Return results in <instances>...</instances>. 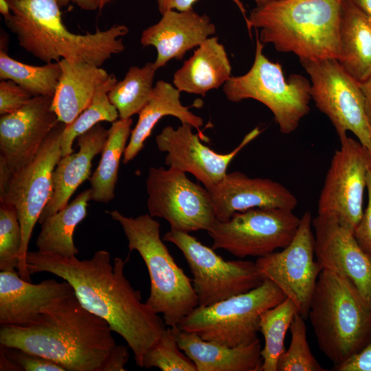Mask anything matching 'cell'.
<instances>
[{
    "label": "cell",
    "mask_w": 371,
    "mask_h": 371,
    "mask_svg": "<svg viewBox=\"0 0 371 371\" xmlns=\"http://www.w3.org/2000/svg\"><path fill=\"white\" fill-rule=\"evenodd\" d=\"M127 260L116 257L112 263L109 252L103 249L85 260L28 251L26 262L31 276L47 272L69 282L82 306L108 322L126 342L137 366L143 368L145 355L166 325L125 276Z\"/></svg>",
    "instance_id": "cell-1"
},
{
    "label": "cell",
    "mask_w": 371,
    "mask_h": 371,
    "mask_svg": "<svg viewBox=\"0 0 371 371\" xmlns=\"http://www.w3.org/2000/svg\"><path fill=\"white\" fill-rule=\"evenodd\" d=\"M113 332L74 294L52 302L30 324L1 326L0 345L49 359L66 371H115L124 348Z\"/></svg>",
    "instance_id": "cell-2"
},
{
    "label": "cell",
    "mask_w": 371,
    "mask_h": 371,
    "mask_svg": "<svg viewBox=\"0 0 371 371\" xmlns=\"http://www.w3.org/2000/svg\"><path fill=\"white\" fill-rule=\"evenodd\" d=\"M10 13L4 17L20 46L45 63L83 61L101 67L124 49V25L78 34L70 32L56 0H8Z\"/></svg>",
    "instance_id": "cell-3"
},
{
    "label": "cell",
    "mask_w": 371,
    "mask_h": 371,
    "mask_svg": "<svg viewBox=\"0 0 371 371\" xmlns=\"http://www.w3.org/2000/svg\"><path fill=\"white\" fill-rule=\"evenodd\" d=\"M343 0H281L256 7L245 20L248 30L260 29L262 44L301 60L338 59Z\"/></svg>",
    "instance_id": "cell-4"
},
{
    "label": "cell",
    "mask_w": 371,
    "mask_h": 371,
    "mask_svg": "<svg viewBox=\"0 0 371 371\" xmlns=\"http://www.w3.org/2000/svg\"><path fill=\"white\" fill-rule=\"evenodd\" d=\"M308 317L318 346L337 366L371 340V304L346 277L320 272Z\"/></svg>",
    "instance_id": "cell-5"
},
{
    "label": "cell",
    "mask_w": 371,
    "mask_h": 371,
    "mask_svg": "<svg viewBox=\"0 0 371 371\" xmlns=\"http://www.w3.org/2000/svg\"><path fill=\"white\" fill-rule=\"evenodd\" d=\"M122 228L129 251L143 259L150 278V294L145 302L161 314L166 326H177L199 305L192 280L175 262L160 236V223L149 214L135 218L117 210L107 211Z\"/></svg>",
    "instance_id": "cell-6"
},
{
    "label": "cell",
    "mask_w": 371,
    "mask_h": 371,
    "mask_svg": "<svg viewBox=\"0 0 371 371\" xmlns=\"http://www.w3.org/2000/svg\"><path fill=\"white\" fill-rule=\"evenodd\" d=\"M264 44L256 32L254 60L245 74L232 76L223 85V92L231 102L256 100L273 113L280 131L293 133L310 111L311 82L300 74L285 78L282 65L263 54Z\"/></svg>",
    "instance_id": "cell-7"
},
{
    "label": "cell",
    "mask_w": 371,
    "mask_h": 371,
    "mask_svg": "<svg viewBox=\"0 0 371 371\" xmlns=\"http://www.w3.org/2000/svg\"><path fill=\"white\" fill-rule=\"evenodd\" d=\"M286 299L283 292L265 279L259 286L214 304L197 306L177 326L205 341L229 347L249 344L257 339L262 312Z\"/></svg>",
    "instance_id": "cell-8"
},
{
    "label": "cell",
    "mask_w": 371,
    "mask_h": 371,
    "mask_svg": "<svg viewBox=\"0 0 371 371\" xmlns=\"http://www.w3.org/2000/svg\"><path fill=\"white\" fill-rule=\"evenodd\" d=\"M65 126L58 122L34 159L12 172L7 186L0 192V202L12 205L17 211L22 232L17 269L20 277L30 282L31 275L26 262L29 243L34 227L53 194V173L62 157L61 142Z\"/></svg>",
    "instance_id": "cell-9"
},
{
    "label": "cell",
    "mask_w": 371,
    "mask_h": 371,
    "mask_svg": "<svg viewBox=\"0 0 371 371\" xmlns=\"http://www.w3.org/2000/svg\"><path fill=\"white\" fill-rule=\"evenodd\" d=\"M300 61L311 79V99L330 120L339 139L352 132L371 157V126L359 82L337 59Z\"/></svg>",
    "instance_id": "cell-10"
},
{
    "label": "cell",
    "mask_w": 371,
    "mask_h": 371,
    "mask_svg": "<svg viewBox=\"0 0 371 371\" xmlns=\"http://www.w3.org/2000/svg\"><path fill=\"white\" fill-rule=\"evenodd\" d=\"M183 254L192 274L199 306H207L249 291L265 280L255 262L223 260L189 233L170 229L163 238Z\"/></svg>",
    "instance_id": "cell-11"
},
{
    "label": "cell",
    "mask_w": 371,
    "mask_h": 371,
    "mask_svg": "<svg viewBox=\"0 0 371 371\" xmlns=\"http://www.w3.org/2000/svg\"><path fill=\"white\" fill-rule=\"evenodd\" d=\"M293 210L255 208L234 214L227 221L216 219L207 231L212 248L244 258L262 257L286 247L294 238L300 218Z\"/></svg>",
    "instance_id": "cell-12"
},
{
    "label": "cell",
    "mask_w": 371,
    "mask_h": 371,
    "mask_svg": "<svg viewBox=\"0 0 371 371\" xmlns=\"http://www.w3.org/2000/svg\"><path fill=\"white\" fill-rule=\"evenodd\" d=\"M146 188L148 214L165 219L170 229L207 231L216 220L209 190L190 181L186 172L150 167Z\"/></svg>",
    "instance_id": "cell-13"
},
{
    "label": "cell",
    "mask_w": 371,
    "mask_h": 371,
    "mask_svg": "<svg viewBox=\"0 0 371 371\" xmlns=\"http://www.w3.org/2000/svg\"><path fill=\"white\" fill-rule=\"evenodd\" d=\"M317 203V215L333 218L355 232L363 215L366 177L371 164L367 149L347 135L339 138Z\"/></svg>",
    "instance_id": "cell-14"
},
{
    "label": "cell",
    "mask_w": 371,
    "mask_h": 371,
    "mask_svg": "<svg viewBox=\"0 0 371 371\" xmlns=\"http://www.w3.org/2000/svg\"><path fill=\"white\" fill-rule=\"evenodd\" d=\"M312 221L311 212L306 211L300 218L294 238L286 247L255 261L262 278L273 282L286 297L292 300L304 319L308 317L311 297L322 270L314 259Z\"/></svg>",
    "instance_id": "cell-15"
},
{
    "label": "cell",
    "mask_w": 371,
    "mask_h": 371,
    "mask_svg": "<svg viewBox=\"0 0 371 371\" xmlns=\"http://www.w3.org/2000/svg\"><path fill=\"white\" fill-rule=\"evenodd\" d=\"M192 128L188 123H181L177 128L166 126L155 142L160 151L166 153L165 163L169 168L192 174L208 190L226 175L236 155L261 133L258 127L254 128L232 151L221 154L204 145Z\"/></svg>",
    "instance_id": "cell-16"
},
{
    "label": "cell",
    "mask_w": 371,
    "mask_h": 371,
    "mask_svg": "<svg viewBox=\"0 0 371 371\" xmlns=\"http://www.w3.org/2000/svg\"><path fill=\"white\" fill-rule=\"evenodd\" d=\"M52 100L50 96H34L19 110L1 116L0 161L12 173L34 159L58 123Z\"/></svg>",
    "instance_id": "cell-17"
},
{
    "label": "cell",
    "mask_w": 371,
    "mask_h": 371,
    "mask_svg": "<svg viewBox=\"0 0 371 371\" xmlns=\"http://www.w3.org/2000/svg\"><path fill=\"white\" fill-rule=\"evenodd\" d=\"M315 255L322 269L348 278L371 304V256L357 243L354 233L335 219L317 215L312 221Z\"/></svg>",
    "instance_id": "cell-18"
},
{
    "label": "cell",
    "mask_w": 371,
    "mask_h": 371,
    "mask_svg": "<svg viewBox=\"0 0 371 371\" xmlns=\"http://www.w3.org/2000/svg\"><path fill=\"white\" fill-rule=\"evenodd\" d=\"M209 192L216 219L221 222L236 212L255 208L293 210L298 203L282 184L267 178H250L238 171L227 173Z\"/></svg>",
    "instance_id": "cell-19"
},
{
    "label": "cell",
    "mask_w": 371,
    "mask_h": 371,
    "mask_svg": "<svg viewBox=\"0 0 371 371\" xmlns=\"http://www.w3.org/2000/svg\"><path fill=\"white\" fill-rule=\"evenodd\" d=\"M161 14L157 23L143 31L140 38L143 46L156 49L153 64L157 69L173 58L182 59L188 51L197 47L216 32L210 18L193 10H169Z\"/></svg>",
    "instance_id": "cell-20"
},
{
    "label": "cell",
    "mask_w": 371,
    "mask_h": 371,
    "mask_svg": "<svg viewBox=\"0 0 371 371\" xmlns=\"http://www.w3.org/2000/svg\"><path fill=\"white\" fill-rule=\"evenodd\" d=\"M63 280H44L38 284L22 279L15 270L0 272V324L23 326L35 320L56 300L74 295Z\"/></svg>",
    "instance_id": "cell-21"
},
{
    "label": "cell",
    "mask_w": 371,
    "mask_h": 371,
    "mask_svg": "<svg viewBox=\"0 0 371 371\" xmlns=\"http://www.w3.org/2000/svg\"><path fill=\"white\" fill-rule=\"evenodd\" d=\"M109 129L100 123L77 138L78 151L62 157L53 173L54 192L38 220L41 224L47 216L65 207L77 188L90 178L92 161L101 153Z\"/></svg>",
    "instance_id": "cell-22"
},
{
    "label": "cell",
    "mask_w": 371,
    "mask_h": 371,
    "mask_svg": "<svg viewBox=\"0 0 371 371\" xmlns=\"http://www.w3.org/2000/svg\"><path fill=\"white\" fill-rule=\"evenodd\" d=\"M181 350L193 361L197 371H262L260 339L229 347L203 339L197 334L172 327Z\"/></svg>",
    "instance_id": "cell-23"
},
{
    "label": "cell",
    "mask_w": 371,
    "mask_h": 371,
    "mask_svg": "<svg viewBox=\"0 0 371 371\" xmlns=\"http://www.w3.org/2000/svg\"><path fill=\"white\" fill-rule=\"evenodd\" d=\"M62 73L52 108L59 122L72 123L89 105L98 88L110 74L101 67L83 61H59Z\"/></svg>",
    "instance_id": "cell-24"
},
{
    "label": "cell",
    "mask_w": 371,
    "mask_h": 371,
    "mask_svg": "<svg viewBox=\"0 0 371 371\" xmlns=\"http://www.w3.org/2000/svg\"><path fill=\"white\" fill-rule=\"evenodd\" d=\"M226 50L216 36L207 38L175 71L173 85L180 91L205 96L232 77Z\"/></svg>",
    "instance_id": "cell-25"
},
{
    "label": "cell",
    "mask_w": 371,
    "mask_h": 371,
    "mask_svg": "<svg viewBox=\"0 0 371 371\" xmlns=\"http://www.w3.org/2000/svg\"><path fill=\"white\" fill-rule=\"evenodd\" d=\"M172 115L181 123H188L199 131L202 139L205 137L200 131L203 119L194 115L188 106L182 104L180 91L170 83L159 80L154 86L151 97L139 113L135 128L131 131L129 141L123 155V163L126 164L142 150L144 142L154 126L164 116Z\"/></svg>",
    "instance_id": "cell-26"
},
{
    "label": "cell",
    "mask_w": 371,
    "mask_h": 371,
    "mask_svg": "<svg viewBox=\"0 0 371 371\" xmlns=\"http://www.w3.org/2000/svg\"><path fill=\"white\" fill-rule=\"evenodd\" d=\"M339 34L342 67L358 82L371 76V15L349 0H343Z\"/></svg>",
    "instance_id": "cell-27"
},
{
    "label": "cell",
    "mask_w": 371,
    "mask_h": 371,
    "mask_svg": "<svg viewBox=\"0 0 371 371\" xmlns=\"http://www.w3.org/2000/svg\"><path fill=\"white\" fill-rule=\"evenodd\" d=\"M91 200V189L80 193L61 210L47 216L41 223L36 240L38 251L73 258L78 254L74 234L78 224L87 214L88 202Z\"/></svg>",
    "instance_id": "cell-28"
},
{
    "label": "cell",
    "mask_w": 371,
    "mask_h": 371,
    "mask_svg": "<svg viewBox=\"0 0 371 371\" xmlns=\"http://www.w3.org/2000/svg\"><path fill=\"white\" fill-rule=\"evenodd\" d=\"M132 124L131 118L118 119L109 128L98 166L89 179L92 201L108 203L114 199L120 161L131 133Z\"/></svg>",
    "instance_id": "cell-29"
},
{
    "label": "cell",
    "mask_w": 371,
    "mask_h": 371,
    "mask_svg": "<svg viewBox=\"0 0 371 371\" xmlns=\"http://www.w3.org/2000/svg\"><path fill=\"white\" fill-rule=\"evenodd\" d=\"M157 70L153 63L142 67H131L124 78L113 85L108 97L116 108L119 119L131 118L146 106L153 93Z\"/></svg>",
    "instance_id": "cell-30"
},
{
    "label": "cell",
    "mask_w": 371,
    "mask_h": 371,
    "mask_svg": "<svg viewBox=\"0 0 371 371\" xmlns=\"http://www.w3.org/2000/svg\"><path fill=\"white\" fill-rule=\"evenodd\" d=\"M62 73L59 62L34 66L11 58L0 52V78L12 80L33 96L54 97Z\"/></svg>",
    "instance_id": "cell-31"
},
{
    "label": "cell",
    "mask_w": 371,
    "mask_h": 371,
    "mask_svg": "<svg viewBox=\"0 0 371 371\" xmlns=\"http://www.w3.org/2000/svg\"><path fill=\"white\" fill-rule=\"evenodd\" d=\"M297 313L299 311L296 305L287 297L261 313L260 331L265 339L261 350L262 371H277L278 358L285 350L286 332Z\"/></svg>",
    "instance_id": "cell-32"
},
{
    "label": "cell",
    "mask_w": 371,
    "mask_h": 371,
    "mask_svg": "<svg viewBox=\"0 0 371 371\" xmlns=\"http://www.w3.org/2000/svg\"><path fill=\"white\" fill-rule=\"evenodd\" d=\"M117 81L115 76L110 74L98 88L89 105L72 123L65 126L61 142L62 157L74 152L73 143L80 135L101 122L113 123L119 119L118 112L108 97L109 91Z\"/></svg>",
    "instance_id": "cell-33"
},
{
    "label": "cell",
    "mask_w": 371,
    "mask_h": 371,
    "mask_svg": "<svg viewBox=\"0 0 371 371\" xmlns=\"http://www.w3.org/2000/svg\"><path fill=\"white\" fill-rule=\"evenodd\" d=\"M304 319L297 313L290 326L291 344L280 355L277 371H325L313 355L307 341Z\"/></svg>",
    "instance_id": "cell-34"
},
{
    "label": "cell",
    "mask_w": 371,
    "mask_h": 371,
    "mask_svg": "<svg viewBox=\"0 0 371 371\" xmlns=\"http://www.w3.org/2000/svg\"><path fill=\"white\" fill-rule=\"evenodd\" d=\"M178 345L174 328H167L144 357L143 368L162 371H197L193 361Z\"/></svg>",
    "instance_id": "cell-35"
},
{
    "label": "cell",
    "mask_w": 371,
    "mask_h": 371,
    "mask_svg": "<svg viewBox=\"0 0 371 371\" xmlns=\"http://www.w3.org/2000/svg\"><path fill=\"white\" fill-rule=\"evenodd\" d=\"M22 232L16 208L0 202V270H15L19 262Z\"/></svg>",
    "instance_id": "cell-36"
},
{
    "label": "cell",
    "mask_w": 371,
    "mask_h": 371,
    "mask_svg": "<svg viewBox=\"0 0 371 371\" xmlns=\"http://www.w3.org/2000/svg\"><path fill=\"white\" fill-rule=\"evenodd\" d=\"M1 350L19 367L20 371H66L53 361L15 348Z\"/></svg>",
    "instance_id": "cell-37"
},
{
    "label": "cell",
    "mask_w": 371,
    "mask_h": 371,
    "mask_svg": "<svg viewBox=\"0 0 371 371\" xmlns=\"http://www.w3.org/2000/svg\"><path fill=\"white\" fill-rule=\"evenodd\" d=\"M34 96L12 80H1L0 82V114L14 112L30 102Z\"/></svg>",
    "instance_id": "cell-38"
},
{
    "label": "cell",
    "mask_w": 371,
    "mask_h": 371,
    "mask_svg": "<svg viewBox=\"0 0 371 371\" xmlns=\"http://www.w3.org/2000/svg\"><path fill=\"white\" fill-rule=\"evenodd\" d=\"M368 201L361 218L354 232V236L361 247L371 256V164L366 177Z\"/></svg>",
    "instance_id": "cell-39"
},
{
    "label": "cell",
    "mask_w": 371,
    "mask_h": 371,
    "mask_svg": "<svg viewBox=\"0 0 371 371\" xmlns=\"http://www.w3.org/2000/svg\"><path fill=\"white\" fill-rule=\"evenodd\" d=\"M333 371H371V340L359 352L341 364L333 366Z\"/></svg>",
    "instance_id": "cell-40"
},
{
    "label": "cell",
    "mask_w": 371,
    "mask_h": 371,
    "mask_svg": "<svg viewBox=\"0 0 371 371\" xmlns=\"http://www.w3.org/2000/svg\"><path fill=\"white\" fill-rule=\"evenodd\" d=\"M197 0H157L159 12L162 14L169 10L178 11H187L192 10L193 4ZM239 8L243 16H245L246 10L240 0H232Z\"/></svg>",
    "instance_id": "cell-41"
},
{
    "label": "cell",
    "mask_w": 371,
    "mask_h": 371,
    "mask_svg": "<svg viewBox=\"0 0 371 371\" xmlns=\"http://www.w3.org/2000/svg\"><path fill=\"white\" fill-rule=\"evenodd\" d=\"M59 5L65 6L70 3L75 4L85 10H95L104 5V0H56Z\"/></svg>",
    "instance_id": "cell-42"
},
{
    "label": "cell",
    "mask_w": 371,
    "mask_h": 371,
    "mask_svg": "<svg viewBox=\"0 0 371 371\" xmlns=\"http://www.w3.org/2000/svg\"><path fill=\"white\" fill-rule=\"evenodd\" d=\"M359 85L364 97L367 116L371 126V76Z\"/></svg>",
    "instance_id": "cell-43"
},
{
    "label": "cell",
    "mask_w": 371,
    "mask_h": 371,
    "mask_svg": "<svg viewBox=\"0 0 371 371\" xmlns=\"http://www.w3.org/2000/svg\"><path fill=\"white\" fill-rule=\"evenodd\" d=\"M0 370L20 371L19 367L1 350L0 352Z\"/></svg>",
    "instance_id": "cell-44"
},
{
    "label": "cell",
    "mask_w": 371,
    "mask_h": 371,
    "mask_svg": "<svg viewBox=\"0 0 371 371\" xmlns=\"http://www.w3.org/2000/svg\"><path fill=\"white\" fill-rule=\"evenodd\" d=\"M371 15V0H349Z\"/></svg>",
    "instance_id": "cell-45"
},
{
    "label": "cell",
    "mask_w": 371,
    "mask_h": 371,
    "mask_svg": "<svg viewBox=\"0 0 371 371\" xmlns=\"http://www.w3.org/2000/svg\"><path fill=\"white\" fill-rule=\"evenodd\" d=\"M0 12L4 17L10 13V6L8 0H0Z\"/></svg>",
    "instance_id": "cell-46"
},
{
    "label": "cell",
    "mask_w": 371,
    "mask_h": 371,
    "mask_svg": "<svg viewBox=\"0 0 371 371\" xmlns=\"http://www.w3.org/2000/svg\"><path fill=\"white\" fill-rule=\"evenodd\" d=\"M254 1L256 2L257 7H262V6L268 5L269 3L281 1V0H254Z\"/></svg>",
    "instance_id": "cell-47"
},
{
    "label": "cell",
    "mask_w": 371,
    "mask_h": 371,
    "mask_svg": "<svg viewBox=\"0 0 371 371\" xmlns=\"http://www.w3.org/2000/svg\"><path fill=\"white\" fill-rule=\"evenodd\" d=\"M104 1L105 4H106V3H108L109 1H110L111 0H104Z\"/></svg>",
    "instance_id": "cell-48"
}]
</instances>
